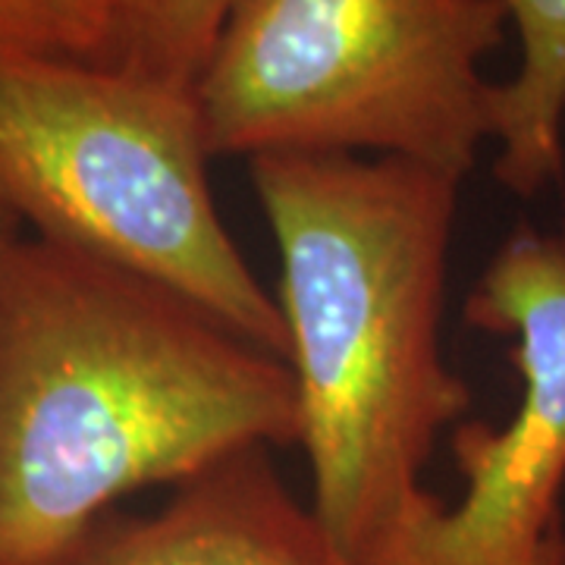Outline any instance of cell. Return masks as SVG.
<instances>
[{
	"label": "cell",
	"mask_w": 565,
	"mask_h": 565,
	"mask_svg": "<svg viewBox=\"0 0 565 565\" xmlns=\"http://www.w3.org/2000/svg\"><path fill=\"white\" fill-rule=\"evenodd\" d=\"M465 321L512 340L522 396L505 424L452 427L465 490L412 565H565V223L509 233L471 286Z\"/></svg>",
	"instance_id": "obj_5"
},
{
	"label": "cell",
	"mask_w": 565,
	"mask_h": 565,
	"mask_svg": "<svg viewBox=\"0 0 565 565\" xmlns=\"http://www.w3.org/2000/svg\"><path fill=\"white\" fill-rule=\"evenodd\" d=\"M289 444L286 359L161 282L0 243V565H76L122 497Z\"/></svg>",
	"instance_id": "obj_1"
},
{
	"label": "cell",
	"mask_w": 565,
	"mask_h": 565,
	"mask_svg": "<svg viewBox=\"0 0 565 565\" xmlns=\"http://www.w3.org/2000/svg\"><path fill=\"white\" fill-rule=\"evenodd\" d=\"M192 88L0 54V204L32 236L180 292L286 359V323L211 192Z\"/></svg>",
	"instance_id": "obj_3"
},
{
	"label": "cell",
	"mask_w": 565,
	"mask_h": 565,
	"mask_svg": "<svg viewBox=\"0 0 565 565\" xmlns=\"http://www.w3.org/2000/svg\"><path fill=\"white\" fill-rule=\"evenodd\" d=\"M267 452L207 465L154 515L104 519L76 565H355Z\"/></svg>",
	"instance_id": "obj_6"
},
{
	"label": "cell",
	"mask_w": 565,
	"mask_h": 565,
	"mask_svg": "<svg viewBox=\"0 0 565 565\" xmlns=\"http://www.w3.org/2000/svg\"><path fill=\"white\" fill-rule=\"evenodd\" d=\"M17 230H20V223H17V217H13V214H10V211H7V207L0 204V243H3L7 236H13Z\"/></svg>",
	"instance_id": "obj_10"
},
{
	"label": "cell",
	"mask_w": 565,
	"mask_h": 565,
	"mask_svg": "<svg viewBox=\"0 0 565 565\" xmlns=\"http://www.w3.org/2000/svg\"><path fill=\"white\" fill-rule=\"evenodd\" d=\"M519 66L493 92V177L534 199L565 180V0H500Z\"/></svg>",
	"instance_id": "obj_7"
},
{
	"label": "cell",
	"mask_w": 565,
	"mask_h": 565,
	"mask_svg": "<svg viewBox=\"0 0 565 565\" xmlns=\"http://www.w3.org/2000/svg\"><path fill=\"white\" fill-rule=\"evenodd\" d=\"M120 0H0V54L104 63Z\"/></svg>",
	"instance_id": "obj_9"
},
{
	"label": "cell",
	"mask_w": 565,
	"mask_h": 565,
	"mask_svg": "<svg viewBox=\"0 0 565 565\" xmlns=\"http://www.w3.org/2000/svg\"><path fill=\"white\" fill-rule=\"evenodd\" d=\"M500 0H236L195 102L214 158L367 154L465 180L493 141Z\"/></svg>",
	"instance_id": "obj_4"
},
{
	"label": "cell",
	"mask_w": 565,
	"mask_h": 565,
	"mask_svg": "<svg viewBox=\"0 0 565 565\" xmlns=\"http://www.w3.org/2000/svg\"><path fill=\"white\" fill-rule=\"evenodd\" d=\"M236 0H120L102 66L192 88Z\"/></svg>",
	"instance_id": "obj_8"
},
{
	"label": "cell",
	"mask_w": 565,
	"mask_h": 565,
	"mask_svg": "<svg viewBox=\"0 0 565 565\" xmlns=\"http://www.w3.org/2000/svg\"><path fill=\"white\" fill-rule=\"evenodd\" d=\"M286 364L311 505L355 565H412L446 503L424 490L471 408L444 355L459 177L399 158L262 154Z\"/></svg>",
	"instance_id": "obj_2"
}]
</instances>
